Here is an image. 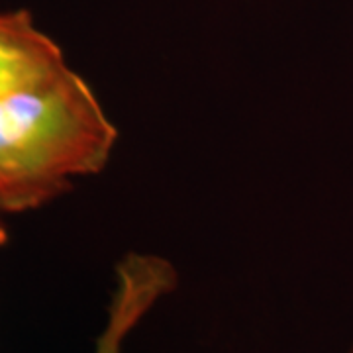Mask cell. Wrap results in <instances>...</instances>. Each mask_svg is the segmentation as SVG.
Returning a JSON list of instances; mask_svg holds the SVG:
<instances>
[{
    "label": "cell",
    "mask_w": 353,
    "mask_h": 353,
    "mask_svg": "<svg viewBox=\"0 0 353 353\" xmlns=\"http://www.w3.org/2000/svg\"><path fill=\"white\" fill-rule=\"evenodd\" d=\"M118 132L69 65L0 101V212L36 210L106 167Z\"/></svg>",
    "instance_id": "6da1fadb"
},
{
    "label": "cell",
    "mask_w": 353,
    "mask_h": 353,
    "mask_svg": "<svg viewBox=\"0 0 353 353\" xmlns=\"http://www.w3.org/2000/svg\"><path fill=\"white\" fill-rule=\"evenodd\" d=\"M67 65L28 10H0V101Z\"/></svg>",
    "instance_id": "7a4b0ae2"
},
{
    "label": "cell",
    "mask_w": 353,
    "mask_h": 353,
    "mask_svg": "<svg viewBox=\"0 0 353 353\" xmlns=\"http://www.w3.org/2000/svg\"><path fill=\"white\" fill-rule=\"evenodd\" d=\"M120 345H122L120 341L110 340V338H101L97 353H120Z\"/></svg>",
    "instance_id": "3957f363"
},
{
    "label": "cell",
    "mask_w": 353,
    "mask_h": 353,
    "mask_svg": "<svg viewBox=\"0 0 353 353\" xmlns=\"http://www.w3.org/2000/svg\"><path fill=\"white\" fill-rule=\"evenodd\" d=\"M2 218H4V214L0 212V243L6 240V230H4V222H2Z\"/></svg>",
    "instance_id": "277c9868"
},
{
    "label": "cell",
    "mask_w": 353,
    "mask_h": 353,
    "mask_svg": "<svg viewBox=\"0 0 353 353\" xmlns=\"http://www.w3.org/2000/svg\"><path fill=\"white\" fill-rule=\"evenodd\" d=\"M347 353H353V345H352V347H350V352H347Z\"/></svg>",
    "instance_id": "5b68a950"
}]
</instances>
